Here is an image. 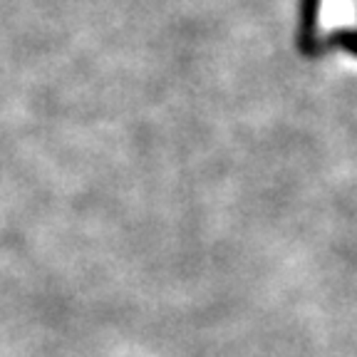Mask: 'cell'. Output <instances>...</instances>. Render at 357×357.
<instances>
[{"label":"cell","mask_w":357,"mask_h":357,"mask_svg":"<svg viewBox=\"0 0 357 357\" xmlns=\"http://www.w3.org/2000/svg\"><path fill=\"white\" fill-rule=\"evenodd\" d=\"M323 0H303L301 3V30H298V40H301L303 50H312L315 38H318V15Z\"/></svg>","instance_id":"cell-1"}]
</instances>
